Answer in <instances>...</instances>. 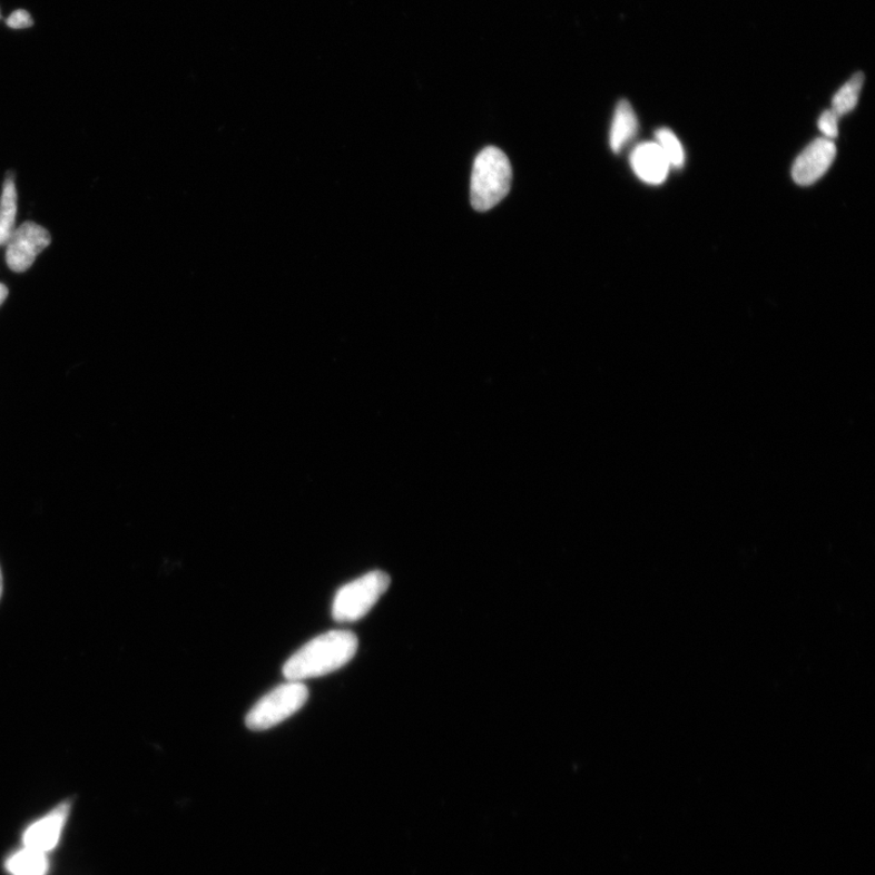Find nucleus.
Listing matches in <instances>:
<instances>
[{
	"label": "nucleus",
	"instance_id": "f257e3e1",
	"mask_svg": "<svg viewBox=\"0 0 875 875\" xmlns=\"http://www.w3.org/2000/svg\"><path fill=\"white\" fill-rule=\"evenodd\" d=\"M357 646L360 641L351 631L335 630L317 636L286 661L285 679L302 682L334 672L348 665Z\"/></svg>",
	"mask_w": 875,
	"mask_h": 875
},
{
	"label": "nucleus",
	"instance_id": "f03ea898",
	"mask_svg": "<svg viewBox=\"0 0 875 875\" xmlns=\"http://www.w3.org/2000/svg\"><path fill=\"white\" fill-rule=\"evenodd\" d=\"M512 167L509 157L495 146H488L475 157L471 177V204L486 212L499 205L511 189Z\"/></svg>",
	"mask_w": 875,
	"mask_h": 875
},
{
	"label": "nucleus",
	"instance_id": "7ed1b4c3",
	"mask_svg": "<svg viewBox=\"0 0 875 875\" xmlns=\"http://www.w3.org/2000/svg\"><path fill=\"white\" fill-rule=\"evenodd\" d=\"M391 587V578L375 570L338 590L333 606L337 622H354L363 619Z\"/></svg>",
	"mask_w": 875,
	"mask_h": 875
},
{
	"label": "nucleus",
	"instance_id": "20e7f679",
	"mask_svg": "<svg viewBox=\"0 0 875 875\" xmlns=\"http://www.w3.org/2000/svg\"><path fill=\"white\" fill-rule=\"evenodd\" d=\"M309 691L306 685L288 681L264 696L246 716L250 731H265L282 724L306 705Z\"/></svg>",
	"mask_w": 875,
	"mask_h": 875
},
{
	"label": "nucleus",
	"instance_id": "39448f33",
	"mask_svg": "<svg viewBox=\"0 0 875 875\" xmlns=\"http://www.w3.org/2000/svg\"><path fill=\"white\" fill-rule=\"evenodd\" d=\"M51 243L49 232L33 222H24L7 244V264L16 273L29 271L37 256Z\"/></svg>",
	"mask_w": 875,
	"mask_h": 875
},
{
	"label": "nucleus",
	"instance_id": "423d86ee",
	"mask_svg": "<svg viewBox=\"0 0 875 875\" xmlns=\"http://www.w3.org/2000/svg\"><path fill=\"white\" fill-rule=\"evenodd\" d=\"M837 156V148L833 140L818 138L795 160L792 168V177L802 187L813 185L827 174Z\"/></svg>",
	"mask_w": 875,
	"mask_h": 875
},
{
	"label": "nucleus",
	"instance_id": "0eeeda50",
	"mask_svg": "<svg viewBox=\"0 0 875 875\" xmlns=\"http://www.w3.org/2000/svg\"><path fill=\"white\" fill-rule=\"evenodd\" d=\"M70 813V803H62L47 816L38 819L23 833V846L48 854L61 837Z\"/></svg>",
	"mask_w": 875,
	"mask_h": 875
},
{
	"label": "nucleus",
	"instance_id": "6e6552de",
	"mask_svg": "<svg viewBox=\"0 0 875 875\" xmlns=\"http://www.w3.org/2000/svg\"><path fill=\"white\" fill-rule=\"evenodd\" d=\"M630 163L635 175L651 185L665 183L671 168L657 142H642L636 146Z\"/></svg>",
	"mask_w": 875,
	"mask_h": 875
},
{
	"label": "nucleus",
	"instance_id": "1a4fd4ad",
	"mask_svg": "<svg viewBox=\"0 0 875 875\" xmlns=\"http://www.w3.org/2000/svg\"><path fill=\"white\" fill-rule=\"evenodd\" d=\"M639 121L632 106L628 100H620L617 105L611 135H609V144L616 154H620L627 148V145L632 141L638 135Z\"/></svg>",
	"mask_w": 875,
	"mask_h": 875
},
{
	"label": "nucleus",
	"instance_id": "9d476101",
	"mask_svg": "<svg viewBox=\"0 0 875 875\" xmlns=\"http://www.w3.org/2000/svg\"><path fill=\"white\" fill-rule=\"evenodd\" d=\"M18 214V191L16 178L8 175L0 197V246H7L12 233L16 230Z\"/></svg>",
	"mask_w": 875,
	"mask_h": 875
},
{
	"label": "nucleus",
	"instance_id": "9b49d317",
	"mask_svg": "<svg viewBox=\"0 0 875 875\" xmlns=\"http://www.w3.org/2000/svg\"><path fill=\"white\" fill-rule=\"evenodd\" d=\"M6 866L11 875H47L49 862L47 854L23 846L8 858Z\"/></svg>",
	"mask_w": 875,
	"mask_h": 875
},
{
	"label": "nucleus",
	"instance_id": "f8f14e48",
	"mask_svg": "<svg viewBox=\"0 0 875 875\" xmlns=\"http://www.w3.org/2000/svg\"><path fill=\"white\" fill-rule=\"evenodd\" d=\"M865 83L864 73H855L838 90L832 100V110L839 117L851 114L857 106L862 87Z\"/></svg>",
	"mask_w": 875,
	"mask_h": 875
},
{
	"label": "nucleus",
	"instance_id": "ddd939ff",
	"mask_svg": "<svg viewBox=\"0 0 875 875\" xmlns=\"http://www.w3.org/2000/svg\"><path fill=\"white\" fill-rule=\"evenodd\" d=\"M657 144L665 153L671 168L680 169L685 165V150L681 141L675 132L668 128H660L656 131Z\"/></svg>",
	"mask_w": 875,
	"mask_h": 875
},
{
	"label": "nucleus",
	"instance_id": "4468645a",
	"mask_svg": "<svg viewBox=\"0 0 875 875\" xmlns=\"http://www.w3.org/2000/svg\"><path fill=\"white\" fill-rule=\"evenodd\" d=\"M840 117L832 109L826 110L818 119V128L826 139L833 140L839 135Z\"/></svg>",
	"mask_w": 875,
	"mask_h": 875
},
{
	"label": "nucleus",
	"instance_id": "2eb2a0df",
	"mask_svg": "<svg viewBox=\"0 0 875 875\" xmlns=\"http://www.w3.org/2000/svg\"><path fill=\"white\" fill-rule=\"evenodd\" d=\"M7 24L10 29L19 30V29H29L33 26L32 17L26 10H17L12 12V14L7 20Z\"/></svg>",
	"mask_w": 875,
	"mask_h": 875
},
{
	"label": "nucleus",
	"instance_id": "dca6fc26",
	"mask_svg": "<svg viewBox=\"0 0 875 875\" xmlns=\"http://www.w3.org/2000/svg\"><path fill=\"white\" fill-rule=\"evenodd\" d=\"M9 295V289L4 284H0V306L4 303Z\"/></svg>",
	"mask_w": 875,
	"mask_h": 875
},
{
	"label": "nucleus",
	"instance_id": "f3484780",
	"mask_svg": "<svg viewBox=\"0 0 875 875\" xmlns=\"http://www.w3.org/2000/svg\"><path fill=\"white\" fill-rule=\"evenodd\" d=\"M2 592H3V577H2V570H0V598H2Z\"/></svg>",
	"mask_w": 875,
	"mask_h": 875
}]
</instances>
